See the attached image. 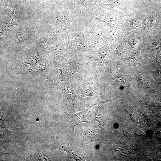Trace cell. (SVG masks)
Wrapping results in <instances>:
<instances>
[{
    "instance_id": "7a4b0ae2",
    "label": "cell",
    "mask_w": 161,
    "mask_h": 161,
    "mask_svg": "<svg viewBox=\"0 0 161 161\" xmlns=\"http://www.w3.org/2000/svg\"><path fill=\"white\" fill-rule=\"evenodd\" d=\"M127 0H118L114 4H109L108 7L110 8H114V9H117L118 6L122 3Z\"/></svg>"
},
{
    "instance_id": "6da1fadb",
    "label": "cell",
    "mask_w": 161,
    "mask_h": 161,
    "mask_svg": "<svg viewBox=\"0 0 161 161\" xmlns=\"http://www.w3.org/2000/svg\"><path fill=\"white\" fill-rule=\"evenodd\" d=\"M97 103L94 104L83 111L73 114H69L67 113L64 116V122L66 124V127L68 131L74 133V127L82 122L89 123L86 118V114L88 111L91 108Z\"/></svg>"
}]
</instances>
